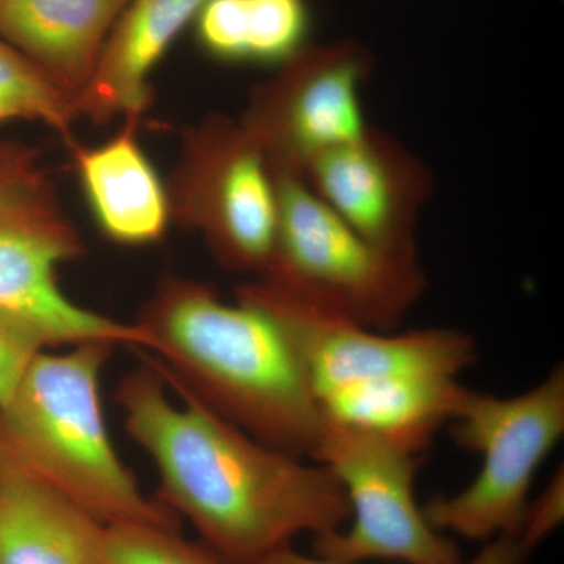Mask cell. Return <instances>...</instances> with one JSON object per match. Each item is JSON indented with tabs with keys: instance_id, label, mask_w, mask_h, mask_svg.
<instances>
[{
	"instance_id": "6da1fadb",
	"label": "cell",
	"mask_w": 564,
	"mask_h": 564,
	"mask_svg": "<svg viewBox=\"0 0 564 564\" xmlns=\"http://www.w3.org/2000/svg\"><path fill=\"white\" fill-rule=\"evenodd\" d=\"M140 359L115 402L126 433L158 469L159 502L187 519L204 544L254 564L300 534L343 529L350 503L325 466L254 440L187 393L173 391L181 404L173 403L143 351Z\"/></svg>"
},
{
	"instance_id": "7a4b0ae2",
	"label": "cell",
	"mask_w": 564,
	"mask_h": 564,
	"mask_svg": "<svg viewBox=\"0 0 564 564\" xmlns=\"http://www.w3.org/2000/svg\"><path fill=\"white\" fill-rule=\"evenodd\" d=\"M135 325L169 391L187 393L270 447L311 459L321 406L269 315L240 300L223 302L206 282L166 274Z\"/></svg>"
},
{
	"instance_id": "3957f363",
	"label": "cell",
	"mask_w": 564,
	"mask_h": 564,
	"mask_svg": "<svg viewBox=\"0 0 564 564\" xmlns=\"http://www.w3.org/2000/svg\"><path fill=\"white\" fill-rule=\"evenodd\" d=\"M117 347L90 340L40 352L0 406V455L102 524L177 530V516L141 492L111 444L101 375Z\"/></svg>"
},
{
	"instance_id": "277c9868",
	"label": "cell",
	"mask_w": 564,
	"mask_h": 564,
	"mask_svg": "<svg viewBox=\"0 0 564 564\" xmlns=\"http://www.w3.org/2000/svg\"><path fill=\"white\" fill-rule=\"evenodd\" d=\"M272 174L276 234L272 259L256 278L373 332L395 328L426 289L417 256L375 247L303 177Z\"/></svg>"
},
{
	"instance_id": "5b68a950",
	"label": "cell",
	"mask_w": 564,
	"mask_h": 564,
	"mask_svg": "<svg viewBox=\"0 0 564 564\" xmlns=\"http://www.w3.org/2000/svg\"><path fill=\"white\" fill-rule=\"evenodd\" d=\"M447 425L456 444L481 455V469L463 491L422 507L426 521L464 540L518 536L534 477L564 434V367L516 397L463 386Z\"/></svg>"
},
{
	"instance_id": "8992f818",
	"label": "cell",
	"mask_w": 564,
	"mask_h": 564,
	"mask_svg": "<svg viewBox=\"0 0 564 564\" xmlns=\"http://www.w3.org/2000/svg\"><path fill=\"white\" fill-rule=\"evenodd\" d=\"M311 459L343 486L352 519L347 529L315 536L314 555L339 564L463 562L455 541L430 525L415 500L421 454L323 417Z\"/></svg>"
},
{
	"instance_id": "52a82bcc",
	"label": "cell",
	"mask_w": 564,
	"mask_h": 564,
	"mask_svg": "<svg viewBox=\"0 0 564 564\" xmlns=\"http://www.w3.org/2000/svg\"><path fill=\"white\" fill-rule=\"evenodd\" d=\"M169 192L170 217L198 232L229 270L265 272L276 234V193L242 124L212 115L187 129Z\"/></svg>"
},
{
	"instance_id": "ba28073f",
	"label": "cell",
	"mask_w": 564,
	"mask_h": 564,
	"mask_svg": "<svg viewBox=\"0 0 564 564\" xmlns=\"http://www.w3.org/2000/svg\"><path fill=\"white\" fill-rule=\"evenodd\" d=\"M272 318L292 348L315 399L348 386L392 377L458 378L477 359L470 334L451 328L373 332L256 278L236 289Z\"/></svg>"
},
{
	"instance_id": "9c48e42d",
	"label": "cell",
	"mask_w": 564,
	"mask_h": 564,
	"mask_svg": "<svg viewBox=\"0 0 564 564\" xmlns=\"http://www.w3.org/2000/svg\"><path fill=\"white\" fill-rule=\"evenodd\" d=\"M373 63L372 52L355 40L304 44L256 85L239 122L270 172L302 177L323 152L366 132L361 91Z\"/></svg>"
},
{
	"instance_id": "30bf717a",
	"label": "cell",
	"mask_w": 564,
	"mask_h": 564,
	"mask_svg": "<svg viewBox=\"0 0 564 564\" xmlns=\"http://www.w3.org/2000/svg\"><path fill=\"white\" fill-rule=\"evenodd\" d=\"M84 252L61 206L0 210V306L32 322L51 347L109 340L144 350L139 325L85 310L63 293L58 267Z\"/></svg>"
},
{
	"instance_id": "8fae6325",
	"label": "cell",
	"mask_w": 564,
	"mask_h": 564,
	"mask_svg": "<svg viewBox=\"0 0 564 564\" xmlns=\"http://www.w3.org/2000/svg\"><path fill=\"white\" fill-rule=\"evenodd\" d=\"M302 177L375 247L417 256L419 221L433 193V174L391 135L369 126L358 139L314 159Z\"/></svg>"
},
{
	"instance_id": "7c38bea8",
	"label": "cell",
	"mask_w": 564,
	"mask_h": 564,
	"mask_svg": "<svg viewBox=\"0 0 564 564\" xmlns=\"http://www.w3.org/2000/svg\"><path fill=\"white\" fill-rule=\"evenodd\" d=\"M206 0H129L111 31L77 113L95 121L117 117L139 124L151 102L150 76Z\"/></svg>"
},
{
	"instance_id": "4fadbf2b",
	"label": "cell",
	"mask_w": 564,
	"mask_h": 564,
	"mask_svg": "<svg viewBox=\"0 0 564 564\" xmlns=\"http://www.w3.org/2000/svg\"><path fill=\"white\" fill-rule=\"evenodd\" d=\"M129 0H0V36L76 101Z\"/></svg>"
},
{
	"instance_id": "5bb4252c",
	"label": "cell",
	"mask_w": 564,
	"mask_h": 564,
	"mask_svg": "<svg viewBox=\"0 0 564 564\" xmlns=\"http://www.w3.org/2000/svg\"><path fill=\"white\" fill-rule=\"evenodd\" d=\"M0 564H109L106 524L0 455Z\"/></svg>"
},
{
	"instance_id": "9a60e30c",
	"label": "cell",
	"mask_w": 564,
	"mask_h": 564,
	"mask_svg": "<svg viewBox=\"0 0 564 564\" xmlns=\"http://www.w3.org/2000/svg\"><path fill=\"white\" fill-rule=\"evenodd\" d=\"M135 129L137 122L126 121L101 147L74 148L82 187L104 236L131 247L158 242L172 220L169 192Z\"/></svg>"
},
{
	"instance_id": "2e32d148",
	"label": "cell",
	"mask_w": 564,
	"mask_h": 564,
	"mask_svg": "<svg viewBox=\"0 0 564 564\" xmlns=\"http://www.w3.org/2000/svg\"><path fill=\"white\" fill-rule=\"evenodd\" d=\"M458 378L392 377L348 386L318 400L323 417L423 454L454 415Z\"/></svg>"
},
{
	"instance_id": "e0dca14e",
	"label": "cell",
	"mask_w": 564,
	"mask_h": 564,
	"mask_svg": "<svg viewBox=\"0 0 564 564\" xmlns=\"http://www.w3.org/2000/svg\"><path fill=\"white\" fill-rule=\"evenodd\" d=\"M206 52L231 63H281L304 46V0H206L195 18Z\"/></svg>"
},
{
	"instance_id": "ac0fdd59",
	"label": "cell",
	"mask_w": 564,
	"mask_h": 564,
	"mask_svg": "<svg viewBox=\"0 0 564 564\" xmlns=\"http://www.w3.org/2000/svg\"><path fill=\"white\" fill-rule=\"evenodd\" d=\"M77 118L76 101L0 36V122L41 121L70 143V128Z\"/></svg>"
},
{
	"instance_id": "d6986e66",
	"label": "cell",
	"mask_w": 564,
	"mask_h": 564,
	"mask_svg": "<svg viewBox=\"0 0 564 564\" xmlns=\"http://www.w3.org/2000/svg\"><path fill=\"white\" fill-rule=\"evenodd\" d=\"M106 554L109 564H237L177 530L140 522L106 525Z\"/></svg>"
},
{
	"instance_id": "ffe728a7",
	"label": "cell",
	"mask_w": 564,
	"mask_h": 564,
	"mask_svg": "<svg viewBox=\"0 0 564 564\" xmlns=\"http://www.w3.org/2000/svg\"><path fill=\"white\" fill-rule=\"evenodd\" d=\"M58 206L54 185L41 170L39 152L0 141V210Z\"/></svg>"
},
{
	"instance_id": "44dd1931",
	"label": "cell",
	"mask_w": 564,
	"mask_h": 564,
	"mask_svg": "<svg viewBox=\"0 0 564 564\" xmlns=\"http://www.w3.org/2000/svg\"><path fill=\"white\" fill-rule=\"evenodd\" d=\"M51 348L46 336L22 315L0 306V406L10 399L36 356Z\"/></svg>"
},
{
	"instance_id": "7402d4cb",
	"label": "cell",
	"mask_w": 564,
	"mask_h": 564,
	"mask_svg": "<svg viewBox=\"0 0 564 564\" xmlns=\"http://www.w3.org/2000/svg\"><path fill=\"white\" fill-rule=\"evenodd\" d=\"M564 519V475L563 466L536 499L530 500L524 522L518 533L519 543L527 552H532L554 533Z\"/></svg>"
},
{
	"instance_id": "603a6c76",
	"label": "cell",
	"mask_w": 564,
	"mask_h": 564,
	"mask_svg": "<svg viewBox=\"0 0 564 564\" xmlns=\"http://www.w3.org/2000/svg\"><path fill=\"white\" fill-rule=\"evenodd\" d=\"M529 552L519 543L518 536L503 534L486 541L484 547L470 562L458 564H525ZM254 564H339L323 560L317 555H306L295 551L292 545L259 560Z\"/></svg>"
}]
</instances>
